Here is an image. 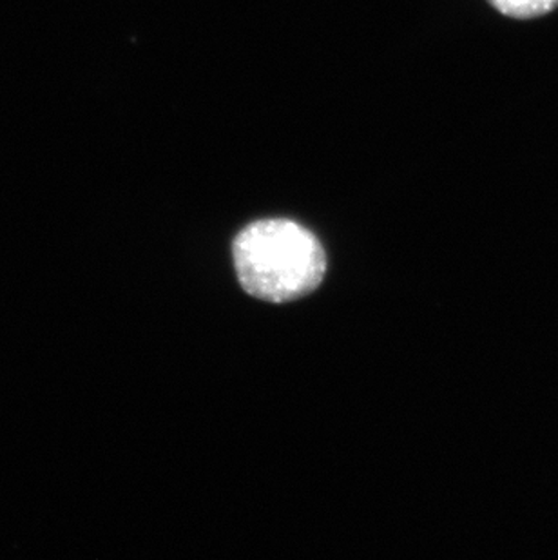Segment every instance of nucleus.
<instances>
[{
	"instance_id": "nucleus-2",
	"label": "nucleus",
	"mask_w": 558,
	"mask_h": 560,
	"mask_svg": "<svg viewBox=\"0 0 558 560\" xmlns=\"http://www.w3.org/2000/svg\"><path fill=\"white\" fill-rule=\"evenodd\" d=\"M497 11L511 19H537L557 10L558 0H488Z\"/></svg>"
},
{
	"instance_id": "nucleus-1",
	"label": "nucleus",
	"mask_w": 558,
	"mask_h": 560,
	"mask_svg": "<svg viewBox=\"0 0 558 560\" xmlns=\"http://www.w3.org/2000/svg\"><path fill=\"white\" fill-rule=\"evenodd\" d=\"M237 280L251 296L287 303L316 291L327 270L322 242L300 223L259 220L232 244Z\"/></svg>"
}]
</instances>
